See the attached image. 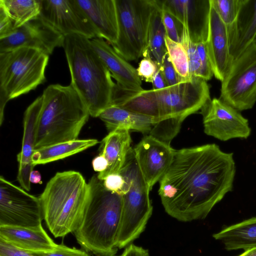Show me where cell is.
Returning <instances> with one entry per match:
<instances>
[{
  "instance_id": "1",
  "label": "cell",
  "mask_w": 256,
  "mask_h": 256,
  "mask_svg": "<svg viewBox=\"0 0 256 256\" xmlns=\"http://www.w3.org/2000/svg\"><path fill=\"white\" fill-rule=\"evenodd\" d=\"M236 172L233 154L222 151L216 144L175 150L159 181L165 211L184 222L205 218L232 190Z\"/></svg>"
},
{
  "instance_id": "2",
  "label": "cell",
  "mask_w": 256,
  "mask_h": 256,
  "mask_svg": "<svg viewBox=\"0 0 256 256\" xmlns=\"http://www.w3.org/2000/svg\"><path fill=\"white\" fill-rule=\"evenodd\" d=\"M210 100L206 81L196 77L159 90H123L116 106L154 118L156 124L148 134L170 144L183 121Z\"/></svg>"
},
{
  "instance_id": "3",
  "label": "cell",
  "mask_w": 256,
  "mask_h": 256,
  "mask_svg": "<svg viewBox=\"0 0 256 256\" xmlns=\"http://www.w3.org/2000/svg\"><path fill=\"white\" fill-rule=\"evenodd\" d=\"M90 194L82 218L74 232L87 252L99 256H115L122 210L120 194L108 190L97 176L88 182Z\"/></svg>"
},
{
  "instance_id": "4",
  "label": "cell",
  "mask_w": 256,
  "mask_h": 256,
  "mask_svg": "<svg viewBox=\"0 0 256 256\" xmlns=\"http://www.w3.org/2000/svg\"><path fill=\"white\" fill-rule=\"evenodd\" d=\"M64 48L71 76L70 84L96 118L112 102L116 84L90 39L78 34L64 36Z\"/></svg>"
},
{
  "instance_id": "5",
  "label": "cell",
  "mask_w": 256,
  "mask_h": 256,
  "mask_svg": "<svg viewBox=\"0 0 256 256\" xmlns=\"http://www.w3.org/2000/svg\"><path fill=\"white\" fill-rule=\"evenodd\" d=\"M42 96L35 150L78 139L90 114L72 85H50Z\"/></svg>"
},
{
  "instance_id": "6",
  "label": "cell",
  "mask_w": 256,
  "mask_h": 256,
  "mask_svg": "<svg viewBox=\"0 0 256 256\" xmlns=\"http://www.w3.org/2000/svg\"><path fill=\"white\" fill-rule=\"evenodd\" d=\"M89 194L88 183L78 172H58L48 182L39 198L44 219L54 238L74 232Z\"/></svg>"
},
{
  "instance_id": "7",
  "label": "cell",
  "mask_w": 256,
  "mask_h": 256,
  "mask_svg": "<svg viewBox=\"0 0 256 256\" xmlns=\"http://www.w3.org/2000/svg\"><path fill=\"white\" fill-rule=\"evenodd\" d=\"M48 59V55L28 47L0 52V126L8 100L34 90L45 82Z\"/></svg>"
},
{
  "instance_id": "8",
  "label": "cell",
  "mask_w": 256,
  "mask_h": 256,
  "mask_svg": "<svg viewBox=\"0 0 256 256\" xmlns=\"http://www.w3.org/2000/svg\"><path fill=\"white\" fill-rule=\"evenodd\" d=\"M118 34L111 45L126 61L144 56L148 48V34L156 0H115Z\"/></svg>"
},
{
  "instance_id": "9",
  "label": "cell",
  "mask_w": 256,
  "mask_h": 256,
  "mask_svg": "<svg viewBox=\"0 0 256 256\" xmlns=\"http://www.w3.org/2000/svg\"><path fill=\"white\" fill-rule=\"evenodd\" d=\"M220 99L240 112L256 102V44L250 46L231 64L222 82Z\"/></svg>"
},
{
  "instance_id": "10",
  "label": "cell",
  "mask_w": 256,
  "mask_h": 256,
  "mask_svg": "<svg viewBox=\"0 0 256 256\" xmlns=\"http://www.w3.org/2000/svg\"><path fill=\"white\" fill-rule=\"evenodd\" d=\"M44 219L39 198L0 177V226L34 227Z\"/></svg>"
},
{
  "instance_id": "11",
  "label": "cell",
  "mask_w": 256,
  "mask_h": 256,
  "mask_svg": "<svg viewBox=\"0 0 256 256\" xmlns=\"http://www.w3.org/2000/svg\"><path fill=\"white\" fill-rule=\"evenodd\" d=\"M39 16L62 36L78 34L90 40L99 38L76 0H40Z\"/></svg>"
},
{
  "instance_id": "12",
  "label": "cell",
  "mask_w": 256,
  "mask_h": 256,
  "mask_svg": "<svg viewBox=\"0 0 256 256\" xmlns=\"http://www.w3.org/2000/svg\"><path fill=\"white\" fill-rule=\"evenodd\" d=\"M200 110L207 135L222 141L250 136L251 128L248 120L220 98L210 100Z\"/></svg>"
},
{
  "instance_id": "13",
  "label": "cell",
  "mask_w": 256,
  "mask_h": 256,
  "mask_svg": "<svg viewBox=\"0 0 256 256\" xmlns=\"http://www.w3.org/2000/svg\"><path fill=\"white\" fill-rule=\"evenodd\" d=\"M63 40V36L38 16L0 39V52L28 47L50 56L55 48L62 47Z\"/></svg>"
},
{
  "instance_id": "14",
  "label": "cell",
  "mask_w": 256,
  "mask_h": 256,
  "mask_svg": "<svg viewBox=\"0 0 256 256\" xmlns=\"http://www.w3.org/2000/svg\"><path fill=\"white\" fill-rule=\"evenodd\" d=\"M162 8L186 28L195 43L206 42L209 32L210 0H158Z\"/></svg>"
},
{
  "instance_id": "15",
  "label": "cell",
  "mask_w": 256,
  "mask_h": 256,
  "mask_svg": "<svg viewBox=\"0 0 256 256\" xmlns=\"http://www.w3.org/2000/svg\"><path fill=\"white\" fill-rule=\"evenodd\" d=\"M140 172L150 190L170 166L175 150L170 144L148 134L133 149Z\"/></svg>"
},
{
  "instance_id": "16",
  "label": "cell",
  "mask_w": 256,
  "mask_h": 256,
  "mask_svg": "<svg viewBox=\"0 0 256 256\" xmlns=\"http://www.w3.org/2000/svg\"><path fill=\"white\" fill-rule=\"evenodd\" d=\"M42 97L37 98L26 109L24 116V134L21 151L17 155L18 170L17 179L26 191L30 190V174L34 166L32 156L35 150L37 124Z\"/></svg>"
},
{
  "instance_id": "17",
  "label": "cell",
  "mask_w": 256,
  "mask_h": 256,
  "mask_svg": "<svg viewBox=\"0 0 256 256\" xmlns=\"http://www.w3.org/2000/svg\"><path fill=\"white\" fill-rule=\"evenodd\" d=\"M206 45L214 76L222 82L230 67L232 60L226 26L212 4Z\"/></svg>"
},
{
  "instance_id": "18",
  "label": "cell",
  "mask_w": 256,
  "mask_h": 256,
  "mask_svg": "<svg viewBox=\"0 0 256 256\" xmlns=\"http://www.w3.org/2000/svg\"><path fill=\"white\" fill-rule=\"evenodd\" d=\"M227 30L232 63L254 43L256 36V0H240L236 19Z\"/></svg>"
},
{
  "instance_id": "19",
  "label": "cell",
  "mask_w": 256,
  "mask_h": 256,
  "mask_svg": "<svg viewBox=\"0 0 256 256\" xmlns=\"http://www.w3.org/2000/svg\"><path fill=\"white\" fill-rule=\"evenodd\" d=\"M90 40L94 50L116 81L117 84L130 90H142V79L136 69L120 56L103 38H95Z\"/></svg>"
},
{
  "instance_id": "20",
  "label": "cell",
  "mask_w": 256,
  "mask_h": 256,
  "mask_svg": "<svg viewBox=\"0 0 256 256\" xmlns=\"http://www.w3.org/2000/svg\"><path fill=\"white\" fill-rule=\"evenodd\" d=\"M0 240L30 253L48 252L58 245L42 224L34 227L0 226Z\"/></svg>"
},
{
  "instance_id": "21",
  "label": "cell",
  "mask_w": 256,
  "mask_h": 256,
  "mask_svg": "<svg viewBox=\"0 0 256 256\" xmlns=\"http://www.w3.org/2000/svg\"><path fill=\"white\" fill-rule=\"evenodd\" d=\"M96 30L110 44L118 40V25L115 0H76Z\"/></svg>"
},
{
  "instance_id": "22",
  "label": "cell",
  "mask_w": 256,
  "mask_h": 256,
  "mask_svg": "<svg viewBox=\"0 0 256 256\" xmlns=\"http://www.w3.org/2000/svg\"><path fill=\"white\" fill-rule=\"evenodd\" d=\"M130 131L124 128H117L110 132L102 140L100 154L106 158L108 166L104 172L97 175L100 180H104L110 174H120L132 149Z\"/></svg>"
},
{
  "instance_id": "23",
  "label": "cell",
  "mask_w": 256,
  "mask_h": 256,
  "mask_svg": "<svg viewBox=\"0 0 256 256\" xmlns=\"http://www.w3.org/2000/svg\"><path fill=\"white\" fill-rule=\"evenodd\" d=\"M105 124L108 132L117 128L149 134L156 124L150 116L137 114L120 107L110 105L98 116Z\"/></svg>"
},
{
  "instance_id": "24",
  "label": "cell",
  "mask_w": 256,
  "mask_h": 256,
  "mask_svg": "<svg viewBox=\"0 0 256 256\" xmlns=\"http://www.w3.org/2000/svg\"><path fill=\"white\" fill-rule=\"evenodd\" d=\"M212 236L228 250L256 248V217L226 227Z\"/></svg>"
},
{
  "instance_id": "25",
  "label": "cell",
  "mask_w": 256,
  "mask_h": 256,
  "mask_svg": "<svg viewBox=\"0 0 256 256\" xmlns=\"http://www.w3.org/2000/svg\"><path fill=\"white\" fill-rule=\"evenodd\" d=\"M98 141L96 139L70 140L53 144L34 150L32 156V164H46L66 158L91 148Z\"/></svg>"
},
{
  "instance_id": "26",
  "label": "cell",
  "mask_w": 256,
  "mask_h": 256,
  "mask_svg": "<svg viewBox=\"0 0 256 256\" xmlns=\"http://www.w3.org/2000/svg\"><path fill=\"white\" fill-rule=\"evenodd\" d=\"M157 6L154 10L150 24L148 34V50L153 60L158 66L168 53L166 44V30L162 18L161 8L156 0Z\"/></svg>"
},
{
  "instance_id": "27",
  "label": "cell",
  "mask_w": 256,
  "mask_h": 256,
  "mask_svg": "<svg viewBox=\"0 0 256 256\" xmlns=\"http://www.w3.org/2000/svg\"><path fill=\"white\" fill-rule=\"evenodd\" d=\"M12 20L15 29L39 16L40 0H0Z\"/></svg>"
},
{
  "instance_id": "28",
  "label": "cell",
  "mask_w": 256,
  "mask_h": 256,
  "mask_svg": "<svg viewBox=\"0 0 256 256\" xmlns=\"http://www.w3.org/2000/svg\"><path fill=\"white\" fill-rule=\"evenodd\" d=\"M165 41L168 57L180 82L190 80L188 59L186 49L181 43L174 42L166 36Z\"/></svg>"
},
{
  "instance_id": "29",
  "label": "cell",
  "mask_w": 256,
  "mask_h": 256,
  "mask_svg": "<svg viewBox=\"0 0 256 256\" xmlns=\"http://www.w3.org/2000/svg\"><path fill=\"white\" fill-rule=\"evenodd\" d=\"M210 2L226 28L230 27L238 15L240 0H210Z\"/></svg>"
},
{
  "instance_id": "30",
  "label": "cell",
  "mask_w": 256,
  "mask_h": 256,
  "mask_svg": "<svg viewBox=\"0 0 256 256\" xmlns=\"http://www.w3.org/2000/svg\"><path fill=\"white\" fill-rule=\"evenodd\" d=\"M180 43L186 49L188 54L190 78H200L201 63L197 44L192 41L184 26Z\"/></svg>"
},
{
  "instance_id": "31",
  "label": "cell",
  "mask_w": 256,
  "mask_h": 256,
  "mask_svg": "<svg viewBox=\"0 0 256 256\" xmlns=\"http://www.w3.org/2000/svg\"><path fill=\"white\" fill-rule=\"evenodd\" d=\"M158 4L161 8L162 18L166 36L174 42L180 43L184 32V25Z\"/></svg>"
},
{
  "instance_id": "32",
  "label": "cell",
  "mask_w": 256,
  "mask_h": 256,
  "mask_svg": "<svg viewBox=\"0 0 256 256\" xmlns=\"http://www.w3.org/2000/svg\"><path fill=\"white\" fill-rule=\"evenodd\" d=\"M160 66L151 56L148 50L144 58L139 64L136 69L138 76L146 82H152V80L158 70Z\"/></svg>"
},
{
  "instance_id": "33",
  "label": "cell",
  "mask_w": 256,
  "mask_h": 256,
  "mask_svg": "<svg viewBox=\"0 0 256 256\" xmlns=\"http://www.w3.org/2000/svg\"><path fill=\"white\" fill-rule=\"evenodd\" d=\"M30 254L34 256H90L86 250L70 248L64 244H58L54 250L48 252Z\"/></svg>"
},
{
  "instance_id": "34",
  "label": "cell",
  "mask_w": 256,
  "mask_h": 256,
  "mask_svg": "<svg viewBox=\"0 0 256 256\" xmlns=\"http://www.w3.org/2000/svg\"><path fill=\"white\" fill-rule=\"evenodd\" d=\"M160 69L168 86L180 82V78L170 60L168 53L163 59Z\"/></svg>"
},
{
  "instance_id": "35",
  "label": "cell",
  "mask_w": 256,
  "mask_h": 256,
  "mask_svg": "<svg viewBox=\"0 0 256 256\" xmlns=\"http://www.w3.org/2000/svg\"><path fill=\"white\" fill-rule=\"evenodd\" d=\"M104 187L108 190L122 195L124 191L126 182L120 174H111L102 180Z\"/></svg>"
},
{
  "instance_id": "36",
  "label": "cell",
  "mask_w": 256,
  "mask_h": 256,
  "mask_svg": "<svg viewBox=\"0 0 256 256\" xmlns=\"http://www.w3.org/2000/svg\"><path fill=\"white\" fill-rule=\"evenodd\" d=\"M15 30L12 20L4 6L0 2V39L9 36Z\"/></svg>"
},
{
  "instance_id": "37",
  "label": "cell",
  "mask_w": 256,
  "mask_h": 256,
  "mask_svg": "<svg viewBox=\"0 0 256 256\" xmlns=\"http://www.w3.org/2000/svg\"><path fill=\"white\" fill-rule=\"evenodd\" d=\"M0 256H34L0 240Z\"/></svg>"
},
{
  "instance_id": "38",
  "label": "cell",
  "mask_w": 256,
  "mask_h": 256,
  "mask_svg": "<svg viewBox=\"0 0 256 256\" xmlns=\"http://www.w3.org/2000/svg\"><path fill=\"white\" fill-rule=\"evenodd\" d=\"M120 256H149L148 250L132 244L128 246Z\"/></svg>"
},
{
  "instance_id": "39",
  "label": "cell",
  "mask_w": 256,
  "mask_h": 256,
  "mask_svg": "<svg viewBox=\"0 0 256 256\" xmlns=\"http://www.w3.org/2000/svg\"><path fill=\"white\" fill-rule=\"evenodd\" d=\"M108 162L106 158L100 154L95 157L92 160V166L95 172H104L108 168Z\"/></svg>"
},
{
  "instance_id": "40",
  "label": "cell",
  "mask_w": 256,
  "mask_h": 256,
  "mask_svg": "<svg viewBox=\"0 0 256 256\" xmlns=\"http://www.w3.org/2000/svg\"><path fill=\"white\" fill-rule=\"evenodd\" d=\"M152 83V89L154 90H161L168 86L166 82L160 69V67L158 70L154 77Z\"/></svg>"
},
{
  "instance_id": "41",
  "label": "cell",
  "mask_w": 256,
  "mask_h": 256,
  "mask_svg": "<svg viewBox=\"0 0 256 256\" xmlns=\"http://www.w3.org/2000/svg\"><path fill=\"white\" fill-rule=\"evenodd\" d=\"M30 183L42 184V176L39 172L32 170L30 174Z\"/></svg>"
},
{
  "instance_id": "42",
  "label": "cell",
  "mask_w": 256,
  "mask_h": 256,
  "mask_svg": "<svg viewBox=\"0 0 256 256\" xmlns=\"http://www.w3.org/2000/svg\"><path fill=\"white\" fill-rule=\"evenodd\" d=\"M238 256H256V248L245 250L244 252Z\"/></svg>"
},
{
  "instance_id": "43",
  "label": "cell",
  "mask_w": 256,
  "mask_h": 256,
  "mask_svg": "<svg viewBox=\"0 0 256 256\" xmlns=\"http://www.w3.org/2000/svg\"><path fill=\"white\" fill-rule=\"evenodd\" d=\"M254 44H256V38H254Z\"/></svg>"
}]
</instances>
